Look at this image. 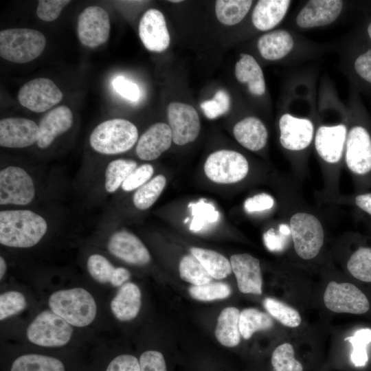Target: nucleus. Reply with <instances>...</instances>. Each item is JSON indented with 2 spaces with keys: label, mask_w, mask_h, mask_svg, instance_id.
Here are the masks:
<instances>
[{
  "label": "nucleus",
  "mask_w": 371,
  "mask_h": 371,
  "mask_svg": "<svg viewBox=\"0 0 371 371\" xmlns=\"http://www.w3.org/2000/svg\"><path fill=\"white\" fill-rule=\"evenodd\" d=\"M235 76L241 83L247 85L249 92L262 95L265 92V81L261 67L255 58L247 54H241L235 65Z\"/></svg>",
  "instance_id": "nucleus-27"
},
{
  "label": "nucleus",
  "mask_w": 371,
  "mask_h": 371,
  "mask_svg": "<svg viewBox=\"0 0 371 371\" xmlns=\"http://www.w3.org/2000/svg\"><path fill=\"white\" fill-rule=\"evenodd\" d=\"M170 1V2H173V3H175V2H178V3H179V2H181V1H180V0L174 1V0H173V1Z\"/></svg>",
  "instance_id": "nucleus-59"
},
{
  "label": "nucleus",
  "mask_w": 371,
  "mask_h": 371,
  "mask_svg": "<svg viewBox=\"0 0 371 371\" xmlns=\"http://www.w3.org/2000/svg\"><path fill=\"white\" fill-rule=\"evenodd\" d=\"M289 228L298 256L311 260L318 255L324 244V231L316 216L305 212H296L290 218Z\"/></svg>",
  "instance_id": "nucleus-5"
},
{
  "label": "nucleus",
  "mask_w": 371,
  "mask_h": 371,
  "mask_svg": "<svg viewBox=\"0 0 371 371\" xmlns=\"http://www.w3.org/2000/svg\"><path fill=\"white\" fill-rule=\"evenodd\" d=\"M72 333V326L50 309L39 313L26 330L27 337L31 343L47 348L66 345Z\"/></svg>",
  "instance_id": "nucleus-6"
},
{
  "label": "nucleus",
  "mask_w": 371,
  "mask_h": 371,
  "mask_svg": "<svg viewBox=\"0 0 371 371\" xmlns=\"http://www.w3.org/2000/svg\"><path fill=\"white\" fill-rule=\"evenodd\" d=\"M249 163L241 153L231 150H220L211 153L204 164L207 177L218 183H234L248 174Z\"/></svg>",
  "instance_id": "nucleus-7"
},
{
  "label": "nucleus",
  "mask_w": 371,
  "mask_h": 371,
  "mask_svg": "<svg viewBox=\"0 0 371 371\" xmlns=\"http://www.w3.org/2000/svg\"><path fill=\"white\" fill-rule=\"evenodd\" d=\"M38 126L23 117H6L0 121V145L10 148L27 147L37 142Z\"/></svg>",
  "instance_id": "nucleus-14"
},
{
  "label": "nucleus",
  "mask_w": 371,
  "mask_h": 371,
  "mask_svg": "<svg viewBox=\"0 0 371 371\" xmlns=\"http://www.w3.org/2000/svg\"><path fill=\"white\" fill-rule=\"evenodd\" d=\"M172 142L169 125L163 122L155 123L141 135L136 146V154L144 161L156 159L170 147Z\"/></svg>",
  "instance_id": "nucleus-21"
},
{
  "label": "nucleus",
  "mask_w": 371,
  "mask_h": 371,
  "mask_svg": "<svg viewBox=\"0 0 371 371\" xmlns=\"http://www.w3.org/2000/svg\"><path fill=\"white\" fill-rule=\"evenodd\" d=\"M264 240L267 247L270 251H278L282 247L280 239L273 232H268L264 235Z\"/></svg>",
  "instance_id": "nucleus-54"
},
{
  "label": "nucleus",
  "mask_w": 371,
  "mask_h": 371,
  "mask_svg": "<svg viewBox=\"0 0 371 371\" xmlns=\"http://www.w3.org/2000/svg\"><path fill=\"white\" fill-rule=\"evenodd\" d=\"M368 32L369 36L371 38V23L369 24L368 27Z\"/></svg>",
  "instance_id": "nucleus-57"
},
{
  "label": "nucleus",
  "mask_w": 371,
  "mask_h": 371,
  "mask_svg": "<svg viewBox=\"0 0 371 371\" xmlns=\"http://www.w3.org/2000/svg\"><path fill=\"white\" fill-rule=\"evenodd\" d=\"M230 263L239 291L260 295L262 280L259 260L248 254H234L230 258Z\"/></svg>",
  "instance_id": "nucleus-20"
},
{
  "label": "nucleus",
  "mask_w": 371,
  "mask_h": 371,
  "mask_svg": "<svg viewBox=\"0 0 371 371\" xmlns=\"http://www.w3.org/2000/svg\"><path fill=\"white\" fill-rule=\"evenodd\" d=\"M115 91L124 98L131 102H137L141 97L140 89L137 84L124 76H116L112 81Z\"/></svg>",
  "instance_id": "nucleus-47"
},
{
  "label": "nucleus",
  "mask_w": 371,
  "mask_h": 371,
  "mask_svg": "<svg viewBox=\"0 0 371 371\" xmlns=\"http://www.w3.org/2000/svg\"><path fill=\"white\" fill-rule=\"evenodd\" d=\"M342 8L340 0H311L298 13L296 23L302 28L328 25L336 20Z\"/></svg>",
  "instance_id": "nucleus-19"
},
{
  "label": "nucleus",
  "mask_w": 371,
  "mask_h": 371,
  "mask_svg": "<svg viewBox=\"0 0 371 371\" xmlns=\"http://www.w3.org/2000/svg\"><path fill=\"white\" fill-rule=\"evenodd\" d=\"M135 168L137 163L133 160L118 159L111 161L105 171L104 186L106 192H115Z\"/></svg>",
  "instance_id": "nucleus-33"
},
{
  "label": "nucleus",
  "mask_w": 371,
  "mask_h": 371,
  "mask_svg": "<svg viewBox=\"0 0 371 371\" xmlns=\"http://www.w3.org/2000/svg\"><path fill=\"white\" fill-rule=\"evenodd\" d=\"M46 45L45 36L27 28H12L0 32V56L15 63H25L38 58Z\"/></svg>",
  "instance_id": "nucleus-4"
},
{
  "label": "nucleus",
  "mask_w": 371,
  "mask_h": 371,
  "mask_svg": "<svg viewBox=\"0 0 371 371\" xmlns=\"http://www.w3.org/2000/svg\"><path fill=\"white\" fill-rule=\"evenodd\" d=\"M179 270L181 278L194 286L210 283L212 280V277L192 254L181 258Z\"/></svg>",
  "instance_id": "nucleus-35"
},
{
  "label": "nucleus",
  "mask_w": 371,
  "mask_h": 371,
  "mask_svg": "<svg viewBox=\"0 0 371 371\" xmlns=\"http://www.w3.org/2000/svg\"><path fill=\"white\" fill-rule=\"evenodd\" d=\"M10 371H65V369L63 362L57 358L31 353L17 357Z\"/></svg>",
  "instance_id": "nucleus-30"
},
{
  "label": "nucleus",
  "mask_w": 371,
  "mask_h": 371,
  "mask_svg": "<svg viewBox=\"0 0 371 371\" xmlns=\"http://www.w3.org/2000/svg\"><path fill=\"white\" fill-rule=\"evenodd\" d=\"M140 307L141 292L139 287L133 282L122 285L111 302L113 315L122 322L136 317Z\"/></svg>",
  "instance_id": "nucleus-24"
},
{
  "label": "nucleus",
  "mask_w": 371,
  "mask_h": 371,
  "mask_svg": "<svg viewBox=\"0 0 371 371\" xmlns=\"http://www.w3.org/2000/svg\"><path fill=\"white\" fill-rule=\"evenodd\" d=\"M190 220V218L189 217H187L185 220H184V223H187L188 221Z\"/></svg>",
  "instance_id": "nucleus-58"
},
{
  "label": "nucleus",
  "mask_w": 371,
  "mask_h": 371,
  "mask_svg": "<svg viewBox=\"0 0 371 371\" xmlns=\"http://www.w3.org/2000/svg\"><path fill=\"white\" fill-rule=\"evenodd\" d=\"M345 341L350 342L352 346L350 355L352 363L356 367L364 366L368 361L367 346L371 342V329L360 328L352 336L345 338Z\"/></svg>",
  "instance_id": "nucleus-38"
},
{
  "label": "nucleus",
  "mask_w": 371,
  "mask_h": 371,
  "mask_svg": "<svg viewBox=\"0 0 371 371\" xmlns=\"http://www.w3.org/2000/svg\"><path fill=\"white\" fill-rule=\"evenodd\" d=\"M139 36L149 51L161 52L166 50L170 38L163 13L154 8L148 10L139 21Z\"/></svg>",
  "instance_id": "nucleus-16"
},
{
  "label": "nucleus",
  "mask_w": 371,
  "mask_h": 371,
  "mask_svg": "<svg viewBox=\"0 0 371 371\" xmlns=\"http://www.w3.org/2000/svg\"><path fill=\"white\" fill-rule=\"evenodd\" d=\"M34 196V181L24 169L10 166L1 170V205H26L32 201Z\"/></svg>",
  "instance_id": "nucleus-8"
},
{
  "label": "nucleus",
  "mask_w": 371,
  "mask_h": 371,
  "mask_svg": "<svg viewBox=\"0 0 371 371\" xmlns=\"http://www.w3.org/2000/svg\"><path fill=\"white\" fill-rule=\"evenodd\" d=\"M280 142L283 148L300 151L307 148L314 136V126L311 120L285 113L279 120Z\"/></svg>",
  "instance_id": "nucleus-17"
},
{
  "label": "nucleus",
  "mask_w": 371,
  "mask_h": 371,
  "mask_svg": "<svg viewBox=\"0 0 371 371\" xmlns=\"http://www.w3.org/2000/svg\"><path fill=\"white\" fill-rule=\"evenodd\" d=\"M188 207L192 210L193 218L190 225V229L193 232L201 230L207 223H216L219 217V213L210 203L200 200L196 203H190Z\"/></svg>",
  "instance_id": "nucleus-39"
},
{
  "label": "nucleus",
  "mask_w": 371,
  "mask_h": 371,
  "mask_svg": "<svg viewBox=\"0 0 371 371\" xmlns=\"http://www.w3.org/2000/svg\"><path fill=\"white\" fill-rule=\"evenodd\" d=\"M27 306L23 293L16 291H8L0 295V319L4 320L23 311Z\"/></svg>",
  "instance_id": "nucleus-43"
},
{
  "label": "nucleus",
  "mask_w": 371,
  "mask_h": 371,
  "mask_svg": "<svg viewBox=\"0 0 371 371\" xmlns=\"http://www.w3.org/2000/svg\"><path fill=\"white\" fill-rule=\"evenodd\" d=\"M70 2L68 0H40L36 15L44 21H54L59 16L63 8Z\"/></svg>",
  "instance_id": "nucleus-46"
},
{
  "label": "nucleus",
  "mask_w": 371,
  "mask_h": 371,
  "mask_svg": "<svg viewBox=\"0 0 371 371\" xmlns=\"http://www.w3.org/2000/svg\"><path fill=\"white\" fill-rule=\"evenodd\" d=\"M154 169L149 164H142L137 167L128 177L122 185V188L126 192L138 189L147 183L153 175Z\"/></svg>",
  "instance_id": "nucleus-45"
},
{
  "label": "nucleus",
  "mask_w": 371,
  "mask_h": 371,
  "mask_svg": "<svg viewBox=\"0 0 371 371\" xmlns=\"http://www.w3.org/2000/svg\"><path fill=\"white\" fill-rule=\"evenodd\" d=\"M347 269L356 279L371 282V248L359 247L350 257Z\"/></svg>",
  "instance_id": "nucleus-37"
},
{
  "label": "nucleus",
  "mask_w": 371,
  "mask_h": 371,
  "mask_svg": "<svg viewBox=\"0 0 371 371\" xmlns=\"http://www.w3.org/2000/svg\"><path fill=\"white\" fill-rule=\"evenodd\" d=\"M280 231L282 234H290V228L288 227L286 225H282L280 228Z\"/></svg>",
  "instance_id": "nucleus-56"
},
{
  "label": "nucleus",
  "mask_w": 371,
  "mask_h": 371,
  "mask_svg": "<svg viewBox=\"0 0 371 371\" xmlns=\"http://www.w3.org/2000/svg\"><path fill=\"white\" fill-rule=\"evenodd\" d=\"M252 2L250 0H218L215 3L216 18L223 25H236L246 16Z\"/></svg>",
  "instance_id": "nucleus-31"
},
{
  "label": "nucleus",
  "mask_w": 371,
  "mask_h": 371,
  "mask_svg": "<svg viewBox=\"0 0 371 371\" xmlns=\"http://www.w3.org/2000/svg\"><path fill=\"white\" fill-rule=\"evenodd\" d=\"M233 133L240 144L251 151L263 148L268 139L266 126L256 117H247L237 122Z\"/></svg>",
  "instance_id": "nucleus-23"
},
{
  "label": "nucleus",
  "mask_w": 371,
  "mask_h": 371,
  "mask_svg": "<svg viewBox=\"0 0 371 371\" xmlns=\"http://www.w3.org/2000/svg\"><path fill=\"white\" fill-rule=\"evenodd\" d=\"M240 311L235 307H227L220 313L215 329L217 340L226 347L236 346L240 341Z\"/></svg>",
  "instance_id": "nucleus-28"
},
{
  "label": "nucleus",
  "mask_w": 371,
  "mask_h": 371,
  "mask_svg": "<svg viewBox=\"0 0 371 371\" xmlns=\"http://www.w3.org/2000/svg\"><path fill=\"white\" fill-rule=\"evenodd\" d=\"M48 306L50 310L76 327L89 325L97 313L93 297L80 287L54 292L48 299Z\"/></svg>",
  "instance_id": "nucleus-2"
},
{
  "label": "nucleus",
  "mask_w": 371,
  "mask_h": 371,
  "mask_svg": "<svg viewBox=\"0 0 371 371\" xmlns=\"http://www.w3.org/2000/svg\"><path fill=\"white\" fill-rule=\"evenodd\" d=\"M273 326L271 317L256 308H248L240 313L239 329L245 339L251 338L256 331L267 330Z\"/></svg>",
  "instance_id": "nucleus-32"
},
{
  "label": "nucleus",
  "mask_w": 371,
  "mask_h": 371,
  "mask_svg": "<svg viewBox=\"0 0 371 371\" xmlns=\"http://www.w3.org/2000/svg\"><path fill=\"white\" fill-rule=\"evenodd\" d=\"M7 271V264L4 258L0 257V279L2 280Z\"/></svg>",
  "instance_id": "nucleus-55"
},
{
  "label": "nucleus",
  "mask_w": 371,
  "mask_h": 371,
  "mask_svg": "<svg viewBox=\"0 0 371 371\" xmlns=\"http://www.w3.org/2000/svg\"><path fill=\"white\" fill-rule=\"evenodd\" d=\"M290 3L289 0L258 1L251 16L254 25L261 31L273 29L284 17Z\"/></svg>",
  "instance_id": "nucleus-25"
},
{
  "label": "nucleus",
  "mask_w": 371,
  "mask_h": 371,
  "mask_svg": "<svg viewBox=\"0 0 371 371\" xmlns=\"http://www.w3.org/2000/svg\"><path fill=\"white\" fill-rule=\"evenodd\" d=\"M166 184V179L163 175H158L139 188L133 195L135 206L141 210L151 207L163 192Z\"/></svg>",
  "instance_id": "nucleus-34"
},
{
  "label": "nucleus",
  "mask_w": 371,
  "mask_h": 371,
  "mask_svg": "<svg viewBox=\"0 0 371 371\" xmlns=\"http://www.w3.org/2000/svg\"><path fill=\"white\" fill-rule=\"evenodd\" d=\"M73 124V114L66 106L56 107L43 115L38 124L40 148H46L60 135L67 131Z\"/></svg>",
  "instance_id": "nucleus-22"
},
{
  "label": "nucleus",
  "mask_w": 371,
  "mask_h": 371,
  "mask_svg": "<svg viewBox=\"0 0 371 371\" xmlns=\"http://www.w3.org/2000/svg\"><path fill=\"white\" fill-rule=\"evenodd\" d=\"M324 302L328 309L338 313L363 314L370 308L366 295L348 282H330L324 294Z\"/></svg>",
  "instance_id": "nucleus-9"
},
{
  "label": "nucleus",
  "mask_w": 371,
  "mask_h": 371,
  "mask_svg": "<svg viewBox=\"0 0 371 371\" xmlns=\"http://www.w3.org/2000/svg\"><path fill=\"white\" fill-rule=\"evenodd\" d=\"M294 41L286 30H277L262 35L258 41V49L266 60H277L284 58L293 49Z\"/></svg>",
  "instance_id": "nucleus-26"
},
{
  "label": "nucleus",
  "mask_w": 371,
  "mask_h": 371,
  "mask_svg": "<svg viewBox=\"0 0 371 371\" xmlns=\"http://www.w3.org/2000/svg\"><path fill=\"white\" fill-rule=\"evenodd\" d=\"M109 251L116 258L133 265H145L150 260V255L141 240L126 230L114 232L107 243Z\"/></svg>",
  "instance_id": "nucleus-15"
},
{
  "label": "nucleus",
  "mask_w": 371,
  "mask_h": 371,
  "mask_svg": "<svg viewBox=\"0 0 371 371\" xmlns=\"http://www.w3.org/2000/svg\"><path fill=\"white\" fill-rule=\"evenodd\" d=\"M131 273L124 267H115L110 283L114 286H121L130 278Z\"/></svg>",
  "instance_id": "nucleus-52"
},
{
  "label": "nucleus",
  "mask_w": 371,
  "mask_h": 371,
  "mask_svg": "<svg viewBox=\"0 0 371 371\" xmlns=\"http://www.w3.org/2000/svg\"><path fill=\"white\" fill-rule=\"evenodd\" d=\"M140 371H167L163 355L156 350L144 352L139 357Z\"/></svg>",
  "instance_id": "nucleus-48"
},
{
  "label": "nucleus",
  "mask_w": 371,
  "mask_h": 371,
  "mask_svg": "<svg viewBox=\"0 0 371 371\" xmlns=\"http://www.w3.org/2000/svg\"><path fill=\"white\" fill-rule=\"evenodd\" d=\"M271 364L275 371H303V366L294 357L291 344L284 343L273 352Z\"/></svg>",
  "instance_id": "nucleus-40"
},
{
  "label": "nucleus",
  "mask_w": 371,
  "mask_h": 371,
  "mask_svg": "<svg viewBox=\"0 0 371 371\" xmlns=\"http://www.w3.org/2000/svg\"><path fill=\"white\" fill-rule=\"evenodd\" d=\"M345 161L355 175H363L371 171V137L363 127L354 126L347 134Z\"/></svg>",
  "instance_id": "nucleus-13"
},
{
  "label": "nucleus",
  "mask_w": 371,
  "mask_h": 371,
  "mask_svg": "<svg viewBox=\"0 0 371 371\" xmlns=\"http://www.w3.org/2000/svg\"><path fill=\"white\" fill-rule=\"evenodd\" d=\"M190 252L212 278L223 279L231 274L232 269L230 261L222 254L213 250L200 247H192Z\"/></svg>",
  "instance_id": "nucleus-29"
},
{
  "label": "nucleus",
  "mask_w": 371,
  "mask_h": 371,
  "mask_svg": "<svg viewBox=\"0 0 371 371\" xmlns=\"http://www.w3.org/2000/svg\"><path fill=\"white\" fill-rule=\"evenodd\" d=\"M167 116L175 144L182 146L197 138L201 124L199 115L192 106L178 102H171L167 109Z\"/></svg>",
  "instance_id": "nucleus-11"
},
{
  "label": "nucleus",
  "mask_w": 371,
  "mask_h": 371,
  "mask_svg": "<svg viewBox=\"0 0 371 371\" xmlns=\"http://www.w3.org/2000/svg\"><path fill=\"white\" fill-rule=\"evenodd\" d=\"M106 371H140L139 362L133 355H120L109 363Z\"/></svg>",
  "instance_id": "nucleus-50"
},
{
  "label": "nucleus",
  "mask_w": 371,
  "mask_h": 371,
  "mask_svg": "<svg viewBox=\"0 0 371 371\" xmlns=\"http://www.w3.org/2000/svg\"><path fill=\"white\" fill-rule=\"evenodd\" d=\"M347 138V128L344 124L321 126L315 137V147L324 161L337 164L341 159Z\"/></svg>",
  "instance_id": "nucleus-18"
},
{
  "label": "nucleus",
  "mask_w": 371,
  "mask_h": 371,
  "mask_svg": "<svg viewBox=\"0 0 371 371\" xmlns=\"http://www.w3.org/2000/svg\"><path fill=\"white\" fill-rule=\"evenodd\" d=\"M275 201L272 196L260 193L247 199L244 203L245 210L248 213L262 212L272 208Z\"/></svg>",
  "instance_id": "nucleus-49"
},
{
  "label": "nucleus",
  "mask_w": 371,
  "mask_h": 371,
  "mask_svg": "<svg viewBox=\"0 0 371 371\" xmlns=\"http://www.w3.org/2000/svg\"><path fill=\"white\" fill-rule=\"evenodd\" d=\"M229 96L224 90L217 91L212 99L205 100L201 104L204 115L210 120L226 113L229 110Z\"/></svg>",
  "instance_id": "nucleus-44"
},
{
  "label": "nucleus",
  "mask_w": 371,
  "mask_h": 371,
  "mask_svg": "<svg viewBox=\"0 0 371 371\" xmlns=\"http://www.w3.org/2000/svg\"><path fill=\"white\" fill-rule=\"evenodd\" d=\"M192 297L201 301H212L224 299L231 294L230 286L224 282H210L200 286H192L189 288Z\"/></svg>",
  "instance_id": "nucleus-41"
},
{
  "label": "nucleus",
  "mask_w": 371,
  "mask_h": 371,
  "mask_svg": "<svg viewBox=\"0 0 371 371\" xmlns=\"http://www.w3.org/2000/svg\"><path fill=\"white\" fill-rule=\"evenodd\" d=\"M138 139L134 124L124 119H111L99 124L91 132L89 143L96 152L117 155L130 150Z\"/></svg>",
  "instance_id": "nucleus-3"
},
{
  "label": "nucleus",
  "mask_w": 371,
  "mask_h": 371,
  "mask_svg": "<svg viewBox=\"0 0 371 371\" xmlns=\"http://www.w3.org/2000/svg\"><path fill=\"white\" fill-rule=\"evenodd\" d=\"M87 268L91 278L102 284L110 283L115 269L106 258L98 254L89 257Z\"/></svg>",
  "instance_id": "nucleus-42"
},
{
  "label": "nucleus",
  "mask_w": 371,
  "mask_h": 371,
  "mask_svg": "<svg viewBox=\"0 0 371 371\" xmlns=\"http://www.w3.org/2000/svg\"><path fill=\"white\" fill-rule=\"evenodd\" d=\"M355 68L362 78L371 83V49L356 59Z\"/></svg>",
  "instance_id": "nucleus-51"
},
{
  "label": "nucleus",
  "mask_w": 371,
  "mask_h": 371,
  "mask_svg": "<svg viewBox=\"0 0 371 371\" xmlns=\"http://www.w3.org/2000/svg\"><path fill=\"white\" fill-rule=\"evenodd\" d=\"M355 203L358 207L371 215V193L357 196Z\"/></svg>",
  "instance_id": "nucleus-53"
},
{
  "label": "nucleus",
  "mask_w": 371,
  "mask_h": 371,
  "mask_svg": "<svg viewBox=\"0 0 371 371\" xmlns=\"http://www.w3.org/2000/svg\"><path fill=\"white\" fill-rule=\"evenodd\" d=\"M63 94L50 79L38 78L28 81L18 93V100L36 113L45 112L60 102Z\"/></svg>",
  "instance_id": "nucleus-10"
},
{
  "label": "nucleus",
  "mask_w": 371,
  "mask_h": 371,
  "mask_svg": "<svg viewBox=\"0 0 371 371\" xmlns=\"http://www.w3.org/2000/svg\"><path fill=\"white\" fill-rule=\"evenodd\" d=\"M263 305L267 312L285 326L295 328L301 323L299 313L290 306L274 298L267 297Z\"/></svg>",
  "instance_id": "nucleus-36"
},
{
  "label": "nucleus",
  "mask_w": 371,
  "mask_h": 371,
  "mask_svg": "<svg viewBox=\"0 0 371 371\" xmlns=\"http://www.w3.org/2000/svg\"><path fill=\"white\" fill-rule=\"evenodd\" d=\"M47 230L45 218L29 210L0 212V243L14 248H28L38 244Z\"/></svg>",
  "instance_id": "nucleus-1"
},
{
  "label": "nucleus",
  "mask_w": 371,
  "mask_h": 371,
  "mask_svg": "<svg viewBox=\"0 0 371 371\" xmlns=\"http://www.w3.org/2000/svg\"><path fill=\"white\" fill-rule=\"evenodd\" d=\"M111 30L107 12L99 6L85 8L78 19L77 34L80 43L89 47L107 41Z\"/></svg>",
  "instance_id": "nucleus-12"
}]
</instances>
